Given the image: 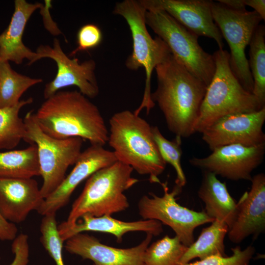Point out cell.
<instances>
[{"label": "cell", "mask_w": 265, "mask_h": 265, "mask_svg": "<svg viewBox=\"0 0 265 265\" xmlns=\"http://www.w3.org/2000/svg\"><path fill=\"white\" fill-rule=\"evenodd\" d=\"M157 87L151 99L162 111L168 129L176 136L187 137L193 128L207 86L171 53L155 68Z\"/></svg>", "instance_id": "cell-1"}, {"label": "cell", "mask_w": 265, "mask_h": 265, "mask_svg": "<svg viewBox=\"0 0 265 265\" xmlns=\"http://www.w3.org/2000/svg\"><path fill=\"white\" fill-rule=\"evenodd\" d=\"M35 119L40 129L57 139L80 137L104 146L108 130L98 107L80 91H58L46 99Z\"/></svg>", "instance_id": "cell-2"}, {"label": "cell", "mask_w": 265, "mask_h": 265, "mask_svg": "<svg viewBox=\"0 0 265 265\" xmlns=\"http://www.w3.org/2000/svg\"><path fill=\"white\" fill-rule=\"evenodd\" d=\"M107 142L117 161L131 166L151 183L161 182L159 176L166 163L161 158L153 138L152 126L133 112L125 110L109 119Z\"/></svg>", "instance_id": "cell-3"}, {"label": "cell", "mask_w": 265, "mask_h": 265, "mask_svg": "<svg viewBox=\"0 0 265 265\" xmlns=\"http://www.w3.org/2000/svg\"><path fill=\"white\" fill-rule=\"evenodd\" d=\"M133 171L117 161L92 174L73 203L67 220L58 228L69 227L84 214L111 215L127 210L129 203L124 192L139 181L132 176Z\"/></svg>", "instance_id": "cell-4"}, {"label": "cell", "mask_w": 265, "mask_h": 265, "mask_svg": "<svg viewBox=\"0 0 265 265\" xmlns=\"http://www.w3.org/2000/svg\"><path fill=\"white\" fill-rule=\"evenodd\" d=\"M212 55L215 71L202 101L194 133H202L224 116L262 109L255 96L244 88L232 72L229 53L218 49Z\"/></svg>", "instance_id": "cell-5"}, {"label": "cell", "mask_w": 265, "mask_h": 265, "mask_svg": "<svg viewBox=\"0 0 265 265\" xmlns=\"http://www.w3.org/2000/svg\"><path fill=\"white\" fill-rule=\"evenodd\" d=\"M146 8L139 0H124L116 2L113 13L122 17L130 29L132 39V53L126 61V66L131 70L143 67L146 73L144 91L142 102L133 112L139 115L145 108L147 114L154 107L151 99V80L153 70L169 54L170 49L159 37L153 38L149 34L146 23Z\"/></svg>", "instance_id": "cell-6"}, {"label": "cell", "mask_w": 265, "mask_h": 265, "mask_svg": "<svg viewBox=\"0 0 265 265\" xmlns=\"http://www.w3.org/2000/svg\"><path fill=\"white\" fill-rule=\"evenodd\" d=\"M24 121L23 139L37 147L40 175L43 180L40 191L45 199L62 182L68 167L75 164L81 152L83 139H57L48 135L39 127L32 110L26 114Z\"/></svg>", "instance_id": "cell-7"}, {"label": "cell", "mask_w": 265, "mask_h": 265, "mask_svg": "<svg viewBox=\"0 0 265 265\" xmlns=\"http://www.w3.org/2000/svg\"><path fill=\"white\" fill-rule=\"evenodd\" d=\"M146 23L167 45L174 57L208 87L214 73L215 63L213 55L199 45V36L163 10L147 11Z\"/></svg>", "instance_id": "cell-8"}, {"label": "cell", "mask_w": 265, "mask_h": 265, "mask_svg": "<svg viewBox=\"0 0 265 265\" xmlns=\"http://www.w3.org/2000/svg\"><path fill=\"white\" fill-rule=\"evenodd\" d=\"M213 20L230 50L231 69L240 84L252 93L253 80L245 55L246 47L262 20L255 11H238L218 2H212Z\"/></svg>", "instance_id": "cell-9"}, {"label": "cell", "mask_w": 265, "mask_h": 265, "mask_svg": "<svg viewBox=\"0 0 265 265\" xmlns=\"http://www.w3.org/2000/svg\"><path fill=\"white\" fill-rule=\"evenodd\" d=\"M163 194L153 193L144 195L139 200V214L143 219L155 220L170 227L181 242L188 247L194 241V231L198 226L212 222L204 211L197 212L179 205L176 196L182 187L175 186L169 191L167 183H161Z\"/></svg>", "instance_id": "cell-10"}, {"label": "cell", "mask_w": 265, "mask_h": 265, "mask_svg": "<svg viewBox=\"0 0 265 265\" xmlns=\"http://www.w3.org/2000/svg\"><path fill=\"white\" fill-rule=\"evenodd\" d=\"M39 60L50 58L56 62L57 72L53 80L47 83L44 97L47 99L64 87L76 86L88 98H94L99 93L95 75L96 64L93 59L80 62L78 58H70L63 51L58 39L54 38L53 47L40 45L37 49Z\"/></svg>", "instance_id": "cell-11"}, {"label": "cell", "mask_w": 265, "mask_h": 265, "mask_svg": "<svg viewBox=\"0 0 265 265\" xmlns=\"http://www.w3.org/2000/svg\"><path fill=\"white\" fill-rule=\"evenodd\" d=\"M265 143L253 146L231 144L216 148L208 156L193 158L190 163L196 167L230 180H249L251 173L262 162Z\"/></svg>", "instance_id": "cell-12"}, {"label": "cell", "mask_w": 265, "mask_h": 265, "mask_svg": "<svg viewBox=\"0 0 265 265\" xmlns=\"http://www.w3.org/2000/svg\"><path fill=\"white\" fill-rule=\"evenodd\" d=\"M265 107L252 112L228 115L205 129L202 132V139L212 151L231 144H262L265 143Z\"/></svg>", "instance_id": "cell-13"}, {"label": "cell", "mask_w": 265, "mask_h": 265, "mask_svg": "<svg viewBox=\"0 0 265 265\" xmlns=\"http://www.w3.org/2000/svg\"><path fill=\"white\" fill-rule=\"evenodd\" d=\"M117 161L113 151L91 145L81 152L75 166L60 185L44 200L37 211L42 215L56 212L65 206L76 188L98 170Z\"/></svg>", "instance_id": "cell-14"}, {"label": "cell", "mask_w": 265, "mask_h": 265, "mask_svg": "<svg viewBox=\"0 0 265 265\" xmlns=\"http://www.w3.org/2000/svg\"><path fill=\"white\" fill-rule=\"evenodd\" d=\"M146 10L165 11L179 23L198 36L213 39L219 49L224 44L212 15L213 1L207 0H139Z\"/></svg>", "instance_id": "cell-15"}, {"label": "cell", "mask_w": 265, "mask_h": 265, "mask_svg": "<svg viewBox=\"0 0 265 265\" xmlns=\"http://www.w3.org/2000/svg\"><path fill=\"white\" fill-rule=\"evenodd\" d=\"M153 237L147 234L138 245L120 248L104 244L95 237L81 233L66 240L64 247L69 253L92 261L93 265H144V254Z\"/></svg>", "instance_id": "cell-16"}, {"label": "cell", "mask_w": 265, "mask_h": 265, "mask_svg": "<svg viewBox=\"0 0 265 265\" xmlns=\"http://www.w3.org/2000/svg\"><path fill=\"white\" fill-rule=\"evenodd\" d=\"M250 181V189L238 203L237 216L228 233L234 243H239L250 236L255 240L265 230V175L258 174Z\"/></svg>", "instance_id": "cell-17"}, {"label": "cell", "mask_w": 265, "mask_h": 265, "mask_svg": "<svg viewBox=\"0 0 265 265\" xmlns=\"http://www.w3.org/2000/svg\"><path fill=\"white\" fill-rule=\"evenodd\" d=\"M44 200L32 178H0V213L7 221L23 222L31 211H37Z\"/></svg>", "instance_id": "cell-18"}, {"label": "cell", "mask_w": 265, "mask_h": 265, "mask_svg": "<svg viewBox=\"0 0 265 265\" xmlns=\"http://www.w3.org/2000/svg\"><path fill=\"white\" fill-rule=\"evenodd\" d=\"M162 224L155 220L141 219L124 221L111 215L94 216L84 214L73 225L65 228H58V232L65 242L71 237L84 232L92 231L110 234L121 242L125 234L132 232H143L153 236H158L163 231Z\"/></svg>", "instance_id": "cell-19"}, {"label": "cell", "mask_w": 265, "mask_h": 265, "mask_svg": "<svg viewBox=\"0 0 265 265\" xmlns=\"http://www.w3.org/2000/svg\"><path fill=\"white\" fill-rule=\"evenodd\" d=\"M43 5L25 0L14 1V11L8 27L0 34V61L20 64L27 59L30 65L39 60L36 52L26 47L22 38L26 24L32 13Z\"/></svg>", "instance_id": "cell-20"}, {"label": "cell", "mask_w": 265, "mask_h": 265, "mask_svg": "<svg viewBox=\"0 0 265 265\" xmlns=\"http://www.w3.org/2000/svg\"><path fill=\"white\" fill-rule=\"evenodd\" d=\"M198 195L205 204L208 216L224 222L229 230L235 221L238 203L230 194L226 183L214 174L205 171Z\"/></svg>", "instance_id": "cell-21"}, {"label": "cell", "mask_w": 265, "mask_h": 265, "mask_svg": "<svg viewBox=\"0 0 265 265\" xmlns=\"http://www.w3.org/2000/svg\"><path fill=\"white\" fill-rule=\"evenodd\" d=\"M228 231L224 222L214 219L209 226L202 229L197 240L187 247L178 265L189 263L196 258L203 260L214 256H227L224 238Z\"/></svg>", "instance_id": "cell-22"}, {"label": "cell", "mask_w": 265, "mask_h": 265, "mask_svg": "<svg viewBox=\"0 0 265 265\" xmlns=\"http://www.w3.org/2000/svg\"><path fill=\"white\" fill-rule=\"evenodd\" d=\"M40 175L36 145L0 152V178H30Z\"/></svg>", "instance_id": "cell-23"}, {"label": "cell", "mask_w": 265, "mask_h": 265, "mask_svg": "<svg viewBox=\"0 0 265 265\" xmlns=\"http://www.w3.org/2000/svg\"><path fill=\"white\" fill-rule=\"evenodd\" d=\"M42 81L41 79L19 74L12 69L8 61H0V108L16 105L25 92Z\"/></svg>", "instance_id": "cell-24"}, {"label": "cell", "mask_w": 265, "mask_h": 265, "mask_svg": "<svg viewBox=\"0 0 265 265\" xmlns=\"http://www.w3.org/2000/svg\"><path fill=\"white\" fill-rule=\"evenodd\" d=\"M249 45L248 61L253 80L252 93L263 108L265 107V28L264 25L257 27Z\"/></svg>", "instance_id": "cell-25"}, {"label": "cell", "mask_w": 265, "mask_h": 265, "mask_svg": "<svg viewBox=\"0 0 265 265\" xmlns=\"http://www.w3.org/2000/svg\"><path fill=\"white\" fill-rule=\"evenodd\" d=\"M32 102L33 99L29 98L13 106L0 108V149L11 150L24 139L25 125L19 113L23 107Z\"/></svg>", "instance_id": "cell-26"}, {"label": "cell", "mask_w": 265, "mask_h": 265, "mask_svg": "<svg viewBox=\"0 0 265 265\" xmlns=\"http://www.w3.org/2000/svg\"><path fill=\"white\" fill-rule=\"evenodd\" d=\"M187 247L177 236H165L146 248L143 258L144 265H178Z\"/></svg>", "instance_id": "cell-27"}, {"label": "cell", "mask_w": 265, "mask_h": 265, "mask_svg": "<svg viewBox=\"0 0 265 265\" xmlns=\"http://www.w3.org/2000/svg\"><path fill=\"white\" fill-rule=\"evenodd\" d=\"M152 132L161 158L175 170V185L183 188L186 184V180L181 165L182 138L176 136L174 139L169 140L162 135L157 126H152Z\"/></svg>", "instance_id": "cell-28"}, {"label": "cell", "mask_w": 265, "mask_h": 265, "mask_svg": "<svg viewBox=\"0 0 265 265\" xmlns=\"http://www.w3.org/2000/svg\"><path fill=\"white\" fill-rule=\"evenodd\" d=\"M40 240L56 265H65L62 257L64 241L58 232L55 213L44 215L40 228Z\"/></svg>", "instance_id": "cell-29"}, {"label": "cell", "mask_w": 265, "mask_h": 265, "mask_svg": "<svg viewBox=\"0 0 265 265\" xmlns=\"http://www.w3.org/2000/svg\"><path fill=\"white\" fill-rule=\"evenodd\" d=\"M230 256H214L182 265H249L255 253L254 247L250 245L242 250L239 246L231 249Z\"/></svg>", "instance_id": "cell-30"}, {"label": "cell", "mask_w": 265, "mask_h": 265, "mask_svg": "<svg viewBox=\"0 0 265 265\" xmlns=\"http://www.w3.org/2000/svg\"><path fill=\"white\" fill-rule=\"evenodd\" d=\"M77 38L78 46L71 53L70 56L98 46L102 41L103 34L97 26L88 24L83 25L80 28L77 33Z\"/></svg>", "instance_id": "cell-31"}, {"label": "cell", "mask_w": 265, "mask_h": 265, "mask_svg": "<svg viewBox=\"0 0 265 265\" xmlns=\"http://www.w3.org/2000/svg\"><path fill=\"white\" fill-rule=\"evenodd\" d=\"M28 236L21 233L13 239L12 251L14 254L12 262L9 265H27L29 262Z\"/></svg>", "instance_id": "cell-32"}, {"label": "cell", "mask_w": 265, "mask_h": 265, "mask_svg": "<svg viewBox=\"0 0 265 265\" xmlns=\"http://www.w3.org/2000/svg\"><path fill=\"white\" fill-rule=\"evenodd\" d=\"M17 231L15 224L7 221L0 213V240H13L16 237Z\"/></svg>", "instance_id": "cell-33"}, {"label": "cell", "mask_w": 265, "mask_h": 265, "mask_svg": "<svg viewBox=\"0 0 265 265\" xmlns=\"http://www.w3.org/2000/svg\"><path fill=\"white\" fill-rule=\"evenodd\" d=\"M51 1V0H45V3L46 4L45 5V6L43 5L40 8V13L43 16L45 27H46L47 30H48L49 28L50 22L53 30V34L58 35L61 32L57 26L54 25L53 21L52 20L49 10V8L52 6Z\"/></svg>", "instance_id": "cell-34"}, {"label": "cell", "mask_w": 265, "mask_h": 265, "mask_svg": "<svg viewBox=\"0 0 265 265\" xmlns=\"http://www.w3.org/2000/svg\"><path fill=\"white\" fill-rule=\"evenodd\" d=\"M246 6L252 7L257 13L262 20L265 19V0H244Z\"/></svg>", "instance_id": "cell-35"}, {"label": "cell", "mask_w": 265, "mask_h": 265, "mask_svg": "<svg viewBox=\"0 0 265 265\" xmlns=\"http://www.w3.org/2000/svg\"><path fill=\"white\" fill-rule=\"evenodd\" d=\"M217 1L233 10H246L244 0H218Z\"/></svg>", "instance_id": "cell-36"}, {"label": "cell", "mask_w": 265, "mask_h": 265, "mask_svg": "<svg viewBox=\"0 0 265 265\" xmlns=\"http://www.w3.org/2000/svg\"></svg>", "instance_id": "cell-37"}]
</instances>
